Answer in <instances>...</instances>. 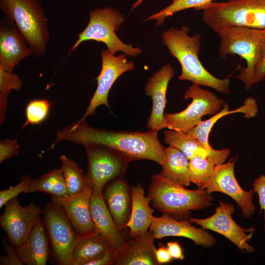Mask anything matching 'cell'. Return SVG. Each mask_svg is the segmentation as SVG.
Returning a JSON list of instances; mask_svg holds the SVG:
<instances>
[{"mask_svg":"<svg viewBox=\"0 0 265 265\" xmlns=\"http://www.w3.org/2000/svg\"><path fill=\"white\" fill-rule=\"evenodd\" d=\"M189 29L186 26L180 29L171 27L162 35V43L181 65L182 73L178 79L188 80L192 84L210 87L219 92L230 94L229 76L223 79H218L204 67L198 57L201 49V35L197 33L190 36L188 35Z\"/></svg>","mask_w":265,"mask_h":265,"instance_id":"obj_2","label":"cell"},{"mask_svg":"<svg viewBox=\"0 0 265 265\" xmlns=\"http://www.w3.org/2000/svg\"><path fill=\"white\" fill-rule=\"evenodd\" d=\"M148 196L154 208L179 218L187 216L191 210L208 207L213 199L206 189H186L160 174L152 176Z\"/></svg>","mask_w":265,"mask_h":265,"instance_id":"obj_3","label":"cell"},{"mask_svg":"<svg viewBox=\"0 0 265 265\" xmlns=\"http://www.w3.org/2000/svg\"><path fill=\"white\" fill-rule=\"evenodd\" d=\"M118 254V250L111 249L99 259L92 261L87 265H115Z\"/></svg>","mask_w":265,"mask_h":265,"instance_id":"obj_39","label":"cell"},{"mask_svg":"<svg viewBox=\"0 0 265 265\" xmlns=\"http://www.w3.org/2000/svg\"><path fill=\"white\" fill-rule=\"evenodd\" d=\"M210 28L220 37L219 56L226 59L229 54L238 55L246 62L240 68L237 79L248 90L252 86L254 69L260 54L262 29L235 26H213Z\"/></svg>","mask_w":265,"mask_h":265,"instance_id":"obj_4","label":"cell"},{"mask_svg":"<svg viewBox=\"0 0 265 265\" xmlns=\"http://www.w3.org/2000/svg\"><path fill=\"white\" fill-rule=\"evenodd\" d=\"M90 209L97 232L113 249H119L125 241L108 210L103 194H92Z\"/></svg>","mask_w":265,"mask_h":265,"instance_id":"obj_22","label":"cell"},{"mask_svg":"<svg viewBox=\"0 0 265 265\" xmlns=\"http://www.w3.org/2000/svg\"><path fill=\"white\" fill-rule=\"evenodd\" d=\"M101 55L102 69L96 78L97 87L81 121H85L87 117L94 114L96 108L101 105H105L110 109L108 95L113 83L122 74L134 69V62L129 61L125 54L115 56L106 49L102 50Z\"/></svg>","mask_w":265,"mask_h":265,"instance_id":"obj_11","label":"cell"},{"mask_svg":"<svg viewBox=\"0 0 265 265\" xmlns=\"http://www.w3.org/2000/svg\"><path fill=\"white\" fill-rule=\"evenodd\" d=\"M89 21L85 28L78 35L72 47L75 50L81 43L88 40L102 42L112 54L120 51L127 56L135 57L141 53V49L123 42L116 31L125 21L124 17L117 10L109 6L97 8L89 13Z\"/></svg>","mask_w":265,"mask_h":265,"instance_id":"obj_7","label":"cell"},{"mask_svg":"<svg viewBox=\"0 0 265 265\" xmlns=\"http://www.w3.org/2000/svg\"><path fill=\"white\" fill-rule=\"evenodd\" d=\"M0 8L16 24L32 51L39 57L44 54L50 35L46 19L37 0H0Z\"/></svg>","mask_w":265,"mask_h":265,"instance_id":"obj_5","label":"cell"},{"mask_svg":"<svg viewBox=\"0 0 265 265\" xmlns=\"http://www.w3.org/2000/svg\"><path fill=\"white\" fill-rule=\"evenodd\" d=\"M84 147L88 160L85 175L87 186L91 189L92 194H102L108 182L122 178L130 161L121 154L105 146Z\"/></svg>","mask_w":265,"mask_h":265,"instance_id":"obj_8","label":"cell"},{"mask_svg":"<svg viewBox=\"0 0 265 265\" xmlns=\"http://www.w3.org/2000/svg\"><path fill=\"white\" fill-rule=\"evenodd\" d=\"M155 238L151 230L128 241L118 250L116 265H158Z\"/></svg>","mask_w":265,"mask_h":265,"instance_id":"obj_20","label":"cell"},{"mask_svg":"<svg viewBox=\"0 0 265 265\" xmlns=\"http://www.w3.org/2000/svg\"><path fill=\"white\" fill-rule=\"evenodd\" d=\"M235 210L233 205L220 201L219 206L212 216L204 219L190 218L189 220L205 229L223 235L242 252L253 253L254 249L248 241L250 240L254 229H244L238 225L232 217Z\"/></svg>","mask_w":265,"mask_h":265,"instance_id":"obj_13","label":"cell"},{"mask_svg":"<svg viewBox=\"0 0 265 265\" xmlns=\"http://www.w3.org/2000/svg\"><path fill=\"white\" fill-rule=\"evenodd\" d=\"M167 248L170 255L173 259H179L180 260H183L184 259L185 257L182 248L178 242H168L167 244Z\"/></svg>","mask_w":265,"mask_h":265,"instance_id":"obj_40","label":"cell"},{"mask_svg":"<svg viewBox=\"0 0 265 265\" xmlns=\"http://www.w3.org/2000/svg\"><path fill=\"white\" fill-rule=\"evenodd\" d=\"M20 34L15 23L5 16L0 22V67L5 71L13 69L32 51Z\"/></svg>","mask_w":265,"mask_h":265,"instance_id":"obj_17","label":"cell"},{"mask_svg":"<svg viewBox=\"0 0 265 265\" xmlns=\"http://www.w3.org/2000/svg\"><path fill=\"white\" fill-rule=\"evenodd\" d=\"M160 165L162 170L159 174L166 179L185 187L190 185L188 159L177 149L170 146L165 147Z\"/></svg>","mask_w":265,"mask_h":265,"instance_id":"obj_27","label":"cell"},{"mask_svg":"<svg viewBox=\"0 0 265 265\" xmlns=\"http://www.w3.org/2000/svg\"><path fill=\"white\" fill-rule=\"evenodd\" d=\"M64 178L69 195H73L82 192L86 187L85 175L82 169L73 160L65 155L60 157Z\"/></svg>","mask_w":265,"mask_h":265,"instance_id":"obj_29","label":"cell"},{"mask_svg":"<svg viewBox=\"0 0 265 265\" xmlns=\"http://www.w3.org/2000/svg\"><path fill=\"white\" fill-rule=\"evenodd\" d=\"M16 250L24 264L46 265L49 256L48 243L40 218L36 222L25 242Z\"/></svg>","mask_w":265,"mask_h":265,"instance_id":"obj_25","label":"cell"},{"mask_svg":"<svg viewBox=\"0 0 265 265\" xmlns=\"http://www.w3.org/2000/svg\"><path fill=\"white\" fill-rule=\"evenodd\" d=\"M265 78V28L262 29V39L260 57L256 65L252 79V83H258Z\"/></svg>","mask_w":265,"mask_h":265,"instance_id":"obj_36","label":"cell"},{"mask_svg":"<svg viewBox=\"0 0 265 265\" xmlns=\"http://www.w3.org/2000/svg\"><path fill=\"white\" fill-rule=\"evenodd\" d=\"M103 195L117 228L126 227L131 212V188L122 178L117 179L109 182Z\"/></svg>","mask_w":265,"mask_h":265,"instance_id":"obj_21","label":"cell"},{"mask_svg":"<svg viewBox=\"0 0 265 265\" xmlns=\"http://www.w3.org/2000/svg\"><path fill=\"white\" fill-rule=\"evenodd\" d=\"M44 219L54 256L62 265H71L72 251L77 238L63 208L53 202L43 210Z\"/></svg>","mask_w":265,"mask_h":265,"instance_id":"obj_10","label":"cell"},{"mask_svg":"<svg viewBox=\"0 0 265 265\" xmlns=\"http://www.w3.org/2000/svg\"><path fill=\"white\" fill-rule=\"evenodd\" d=\"M131 191V212L125 227L130 229L131 236L136 237L148 232L155 209L150 206L151 199L145 195L140 184L132 187Z\"/></svg>","mask_w":265,"mask_h":265,"instance_id":"obj_23","label":"cell"},{"mask_svg":"<svg viewBox=\"0 0 265 265\" xmlns=\"http://www.w3.org/2000/svg\"><path fill=\"white\" fill-rule=\"evenodd\" d=\"M189 220H178L169 214L163 213L159 217L153 215L149 230L154 233L155 239L166 237H182L189 238L196 244L212 247L216 240L205 229L196 228Z\"/></svg>","mask_w":265,"mask_h":265,"instance_id":"obj_15","label":"cell"},{"mask_svg":"<svg viewBox=\"0 0 265 265\" xmlns=\"http://www.w3.org/2000/svg\"><path fill=\"white\" fill-rule=\"evenodd\" d=\"M3 247L6 256H1L0 265H23L24 263L20 259L16 249L15 250L13 245L10 242L8 243L5 238L2 239Z\"/></svg>","mask_w":265,"mask_h":265,"instance_id":"obj_35","label":"cell"},{"mask_svg":"<svg viewBox=\"0 0 265 265\" xmlns=\"http://www.w3.org/2000/svg\"><path fill=\"white\" fill-rule=\"evenodd\" d=\"M4 207V212L0 217V225L10 242L17 248L26 240L43 211L32 203L25 207L21 206L17 197L9 200Z\"/></svg>","mask_w":265,"mask_h":265,"instance_id":"obj_12","label":"cell"},{"mask_svg":"<svg viewBox=\"0 0 265 265\" xmlns=\"http://www.w3.org/2000/svg\"><path fill=\"white\" fill-rule=\"evenodd\" d=\"M184 98L192 99L186 109L178 113L164 114L167 129L187 132L202 121L203 116L218 112L225 103L222 99L195 84L186 91Z\"/></svg>","mask_w":265,"mask_h":265,"instance_id":"obj_9","label":"cell"},{"mask_svg":"<svg viewBox=\"0 0 265 265\" xmlns=\"http://www.w3.org/2000/svg\"><path fill=\"white\" fill-rule=\"evenodd\" d=\"M41 191L54 196H69L61 168L55 169L40 177L30 180L25 193Z\"/></svg>","mask_w":265,"mask_h":265,"instance_id":"obj_28","label":"cell"},{"mask_svg":"<svg viewBox=\"0 0 265 265\" xmlns=\"http://www.w3.org/2000/svg\"><path fill=\"white\" fill-rule=\"evenodd\" d=\"M164 134V143L180 151L188 160L195 156H200L218 165L224 163L230 154L229 149L208 150L187 132L169 129L165 130Z\"/></svg>","mask_w":265,"mask_h":265,"instance_id":"obj_19","label":"cell"},{"mask_svg":"<svg viewBox=\"0 0 265 265\" xmlns=\"http://www.w3.org/2000/svg\"><path fill=\"white\" fill-rule=\"evenodd\" d=\"M216 165L210 159L195 156L188 160L190 179L199 188H202L213 174Z\"/></svg>","mask_w":265,"mask_h":265,"instance_id":"obj_30","label":"cell"},{"mask_svg":"<svg viewBox=\"0 0 265 265\" xmlns=\"http://www.w3.org/2000/svg\"><path fill=\"white\" fill-rule=\"evenodd\" d=\"M252 187L254 192L258 195L261 211H264L265 231V175L263 174L256 178L253 183Z\"/></svg>","mask_w":265,"mask_h":265,"instance_id":"obj_38","label":"cell"},{"mask_svg":"<svg viewBox=\"0 0 265 265\" xmlns=\"http://www.w3.org/2000/svg\"><path fill=\"white\" fill-rule=\"evenodd\" d=\"M174 73L172 65L168 64L154 73L147 80L145 94L150 96L152 100V110L147 125L150 129L159 131L167 128L164 117L166 94L169 82Z\"/></svg>","mask_w":265,"mask_h":265,"instance_id":"obj_16","label":"cell"},{"mask_svg":"<svg viewBox=\"0 0 265 265\" xmlns=\"http://www.w3.org/2000/svg\"><path fill=\"white\" fill-rule=\"evenodd\" d=\"M113 249L96 230L78 234L71 253V265H87Z\"/></svg>","mask_w":265,"mask_h":265,"instance_id":"obj_24","label":"cell"},{"mask_svg":"<svg viewBox=\"0 0 265 265\" xmlns=\"http://www.w3.org/2000/svg\"><path fill=\"white\" fill-rule=\"evenodd\" d=\"M23 85L21 79L13 72H8L0 67V122L2 124L5 119L7 97L12 90L19 91Z\"/></svg>","mask_w":265,"mask_h":265,"instance_id":"obj_31","label":"cell"},{"mask_svg":"<svg viewBox=\"0 0 265 265\" xmlns=\"http://www.w3.org/2000/svg\"><path fill=\"white\" fill-rule=\"evenodd\" d=\"M158 132L153 129L146 132L100 129L80 120L58 130L51 148L58 141L62 140L84 146L101 145L118 152L130 162L148 159L160 164L165 147L158 139Z\"/></svg>","mask_w":265,"mask_h":265,"instance_id":"obj_1","label":"cell"},{"mask_svg":"<svg viewBox=\"0 0 265 265\" xmlns=\"http://www.w3.org/2000/svg\"><path fill=\"white\" fill-rule=\"evenodd\" d=\"M155 255L159 265L168 263L173 258L170 255L167 247L161 246L156 250Z\"/></svg>","mask_w":265,"mask_h":265,"instance_id":"obj_41","label":"cell"},{"mask_svg":"<svg viewBox=\"0 0 265 265\" xmlns=\"http://www.w3.org/2000/svg\"><path fill=\"white\" fill-rule=\"evenodd\" d=\"M144 0H136L132 5L131 11H133L135 8L139 6Z\"/></svg>","mask_w":265,"mask_h":265,"instance_id":"obj_42","label":"cell"},{"mask_svg":"<svg viewBox=\"0 0 265 265\" xmlns=\"http://www.w3.org/2000/svg\"><path fill=\"white\" fill-rule=\"evenodd\" d=\"M237 157L232 158L228 162L216 166L215 171L202 189L209 192H219L232 198L240 207L243 216L250 218L255 212L253 202L254 191L243 190L236 178L234 165Z\"/></svg>","mask_w":265,"mask_h":265,"instance_id":"obj_14","label":"cell"},{"mask_svg":"<svg viewBox=\"0 0 265 265\" xmlns=\"http://www.w3.org/2000/svg\"><path fill=\"white\" fill-rule=\"evenodd\" d=\"M227 103H224L222 108L210 118L202 121L199 124L189 130L187 133L198 139L207 149L213 148L209 142V135L215 123L222 117L235 113L244 114L246 118L254 117L258 112V106L256 100L252 97L247 98L244 105L235 110H229Z\"/></svg>","mask_w":265,"mask_h":265,"instance_id":"obj_26","label":"cell"},{"mask_svg":"<svg viewBox=\"0 0 265 265\" xmlns=\"http://www.w3.org/2000/svg\"><path fill=\"white\" fill-rule=\"evenodd\" d=\"M50 106V102L45 99H35L29 102L26 107V121L22 129L27 125H37L43 122L49 115Z\"/></svg>","mask_w":265,"mask_h":265,"instance_id":"obj_33","label":"cell"},{"mask_svg":"<svg viewBox=\"0 0 265 265\" xmlns=\"http://www.w3.org/2000/svg\"><path fill=\"white\" fill-rule=\"evenodd\" d=\"M19 144L16 139H7L0 142V163L18 155Z\"/></svg>","mask_w":265,"mask_h":265,"instance_id":"obj_37","label":"cell"},{"mask_svg":"<svg viewBox=\"0 0 265 265\" xmlns=\"http://www.w3.org/2000/svg\"><path fill=\"white\" fill-rule=\"evenodd\" d=\"M203 22L213 26L265 28V0H228L211 2L198 8Z\"/></svg>","mask_w":265,"mask_h":265,"instance_id":"obj_6","label":"cell"},{"mask_svg":"<svg viewBox=\"0 0 265 265\" xmlns=\"http://www.w3.org/2000/svg\"><path fill=\"white\" fill-rule=\"evenodd\" d=\"M92 194L91 189L87 186L82 192L73 195L52 196L53 202L63 208L74 228L80 234L96 230L90 209Z\"/></svg>","mask_w":265,"mask_h":265,"instance_id":"obj_18","label":"cell"},{"mask_svg":"<svg viewBox=\"0 0 265 265\" xmlns=\"http://www.w3.org/2000/svg\"><path fill=\"white\" fill-rule=\"evenodd\" d=\"M31 178L29 176L25 175L22 177L19 183L15 186H11L8 188L0 191V208H1L11 199L17 197L18 195L25 192L29 183Z\"/></svg>","mask_w":265,"mask_h":265,"instance_id":"obj_34","label":"cell"},{"mask_svg":"<svg viewBox=\"0 0 265 265\" xmlns=\"http://www.w3.org/2000/svg\"><path fill=\"white\" fill-rule=\"evenodd\" d=\"M213 0H172V3L157 13H154L145 20H153L156 21L157 26H161L166 18L173 15L174 13L193 8L197 10L205 4L212 1Z\"/></svg>","mask_w":265,"mask_h":265,"instance_id":"obj_32","label":"cell"}]
</instances>
